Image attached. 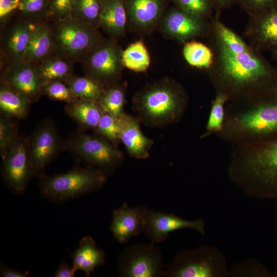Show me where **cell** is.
Wrapping results in <instances>:
<instances>
[{
    "label": "cell",
    "instance_id": "cell-24",
    "mask_svg": "<svg viewBox=\"0 0 277 277\" xmlns=\"http://www.w3.org/2000/svg\"><path fill=\"white\" fill-rule=\"evenodd\" d=\"M31 102L8 86L1 83V115L17 120L27 117Z\"/></svg>",
    "mask_w": 277,
    "mask_h": 277
},
{
    "label": "cell",
    "instance_id": "cell-34",
    "mask_svg": "<svg viewBox=\"0 0 277 277\" xmlns=\"http://www.w3.org/2000/svg\"><path fill=\"white\" fill-rule=\"evenodd\" d=\"M216 40L234 52H242L250 49L249 47L234 32L222 23L215 25Z\"/></svg>",
    "mask_w": 277,
    "mask_h": 277
},
{
    "label": "cell",
    "instance_id": "cell-31",
    "mask_svg": "<svg viewBox=\"0 0 277 277\" xmlns=\"http://www.w3.org/2000/svg\"><path fill=\"white\" fill-rule=\"evenodd\" d=\"M255 31L257 38L263 45L277 49V8H272L263 15Z\"/></svg>",
    "mask_w": 277,
    "mask_h": 277
},
{
    "label": "cell",
    "instance_id": "cell-40",
    "mask_svg": "<svg viewBox=\"0 0 277 277\" xmlns=\"http://www.w3.org/2000/svg\"><path fill=\"white\" fill-rule=\"evenodd\" d=\"M20 0H0V19L6 22L16 11H19Z\"/></svg>",
    "mask_w": 277,
    "mask_h": 277
},
{
    "label": "cell",
    "instance_id": "cell-16",
    "mask_svg": "<svg viewBox=\"0 0 277 277\" xmlns=\"http://www.w3.org/2000/svg\"><path fill=\"white\" fill-rule=\"evenodd\" d=\"M204 27L203 18L175 7L166 11L158 29L166 37L184 42L201 35Z\"/></svg>",
    "mask_w": 277,
    "mask_h": 277
},
{
    "label": "cell",
    "instance_id": "cell-27",
    "mask_svg": "<svg viewBox=\"0 0 277 277\" xmlns=\"http://www.w3.org/2000/svg\"><path fill=\"white\" fill-rule=\"evenodd\" d=\"M64 83L78 98L98 103L107 88L86 75L83 76L73 75Z\"/></svg>",
    "mask_w": 277,
    "mask_h": 277
},
{
    "label": "cell",
    "instance_id": "cell-36",
    "mask_svg": "<svg viewBox=\"0 0 277 277\" xmlns=\"http://www.w3.org/2000/svg\"><path fill=\"white\" fill-rule=\"evenodd\" d=\"M42 93L43 95H46L52 100L66 103L78 99L71 89L62 81H54L43 85Z\"/></svg>",
    "mask_w": 277,
    "mask_h": 277
},
{
    "label": "cell",
    "instance_id": "cell-11",
    "mask_svg": "<svg viewBox=\"0 0 277 277\" xmlns=\"http://www.w3.org/2000/svg\"><path fill=\"white\" fill-rule=\"evenodd\" d=\"M2 176L6 186L17 194L27 188L32 175L27 137L19 134L2 158Z\"/></svg>",
    "mask_w": 277,
    "mask_h": 277
},
{
    "label": "cell",
    "instance_id": "cell-30",
    "mask_svg": "<svg viewBox=\"0 0 277 277\" xmlns=\"http://www.w3.org/2000/svg\"><path fill=\"white\" fill-rule=\"evenodd\" d=\"M103 1L104 0H75L71 16L98 29Z\"/></svg>",
    "mask_w": 277,
    "mask_h": 277
},
{
    "label": "cell",
    "instance_id": "cell-22",
    "mask_svg": "<svg viewBox=\"0 0 277 277\" xmlns=\"http://www.w3.org/2000/svg\"><path fill=\"white\" fill-rule=\"evenodd\" d=\"M72 267L76 271L81 270L87 276H90L95 269L105 264L104 251L98 248L91 236H84L78 247L71 254Z\"/></svg>",
    "mask_w": 277,
    "mask_h": 277
},
{
    "label": "cell",
    "instance_id": "cell-23",
    "mask_svg": "<svg viewBox=\"0 0 277 277\" xmlns=\"http://www.w3.org/2000/svg\"><path fill=\"white\" fill-rule=\"evenodd\" d=\"M65 112L81 129L93 130L104 112L98 102L80 98L66 103Z\"/></svg>",
    "mask_w": 277,
    "mask_h": 277
},
{
    "label": "cell",
    "instance_id": "cell-4",
    "mask_svg": "<svg viewBox=\"0 0 277 277\" xmlns=\"http://www.w3.org/2000/svg\"><path fill=\"white\" fill-rule=\"evenodd\" d=\"M132 103L133 111L141 122L149 127H162L181 119L188 96L179 83L165 77L139 90Z\"/></svg>",
    "mask_w": 277,
    "mask_h": 277
},
{
    "label": "cell",
    "instance_id": "cell-43",
    "mask_svg": "<svg viewBox=\"0 0 277 277\" xmlns=\"http://www.w3.org/2000/svg\"><path fill=\"white\" fill-rule=\"evenodd\" d=\"M0 276L2 277H26L28 276V274L25 272H22L1 264L0 267Z\"/></svg>",
    "mask_w": 277,
    "mask_h": 277
},
{
    "label": "cell",
    "instance_id": "cell-41",
    "mask_svg": "<svg viewBox=\"0 0 277 277\" xmlns=\"http://www.w3.org/2000/svg\"><path fill=\"white\" fill-rule=\"evenodd\" d=\"M248 9L255 13L265 11L270 8L276 0H240Z\"/></svg>",
    "mask_w": 277,
    "mask_h": 277
},
{
    "label": "cell",
    "instance_id": "cell-3",
    "mask_svg": "<svg viewBox=\"0 0 277 277\" xmlns=\"http://www.w3.org/2000/svg\"><path fill=\"white\" fill-rule=\"evenodd\" d=\"M246 102L242 109L230 112L225 110L223 126L217 136L234 146L276 138L277 97Z\"/></svg>",
    "mask_w": 277,
    "mask_h": 277
},
{
    "label": "cell",
    "instance_id": "cell-15",
    "mask_svg": "<svg viewBox=\"0 0 277 277\" xmlns=\"http://www.w3.org/2000/svg\"><path fill=\"white\" fill-rule=\"evenodd\" d=\"M190 228L204 234V223L201 220L188 221L174 214L148 210L143 232L151 243L165 241L170 233L181 229Z\"/></svg>",
    "mask_w": 277,
    "mask_h": 277
},
{
    "label": "cell",
    "instance_id": "cell-45",
    "mask_svg": "<svg viewBox=\"0 0 277 277\" xmlns=\"http://www.w3.org/2000/svg\"><path fill=\"white\" fill-rule=\"evenodd\" d=\"M272 96L277 97V84L273 89Z\"/></svg>",
    "mask_w": 277,
    "mask_h": 277
},
{
    "label": "cell",
    "instance_id": "cell-44",
    "mask_svg": "<svg viewBox=\"0 0 277 277\" xmlns=\"http://www.w3.org/2000/svg\"><path fill=\"white\" fill-rule=\"evenodd\" d=\"M220 6H224L228 0H214Z\"/></svg>",
    "mask_w": 277,
    "mask_h": 277
},
{
    "label": "cell",
    "instance_id": "cell-13",
    "mask_svg": "<svg viewBox=\"0 0 277 277\" xmlns=\"http://www.w3.org/2000/svg\"><path fill=\"white\" fill-rule=\"evenodd\" d=\"M219 274L211 251L201 247L179 253L171 264L165 266L164 276L213 277Z\"/></svg>",
    "mask_w": 277,
    "mask_h": 277
},
{
    "label": "cell",
    "instance_id": "cell-19",
    "mask_svg": "<svg viewBox=\"0 0 277 277\" xmlns=\"http://www.w3.org/2000/svg\"><path fill=\"white\" fill-rule=\"evenodd\" d=\"M99 28L109 37L118 39L125 36L127 17L124 0H104Z\"/></svg>",
    "mask_w": 277,
    "mask_h": 277
},
{
    "label": "cell",
    "instance_id": "cell-12",
    "mask_svg": "<svg viewBox=\"0 0 277 277\" xmlns=\"http://www.w3.org/2000/svg\"><path fill=\"white\" fill-rule=\"evenodd\" d=\"M127 28L142 35L158 29L167 10V0H124Z\"/></svg>",
    "mask_w": 277,
    "mask_h": 277
},
{
    "label": "cell",
    "instance_id": "cell-32",
    "mask_svg": "<svg viewBox=\"0 0 277 277\" xmlns=\"http://www.w3.org/2000/svg\"><path fill=\"white\" fill-rule=\"evenodd\" d=\"M228 101L226 95L217 93L212 101L210 111L204 132L201 138H205L212 134H216L222 129L225 117V104Z\"/></svg>",
    "mask_w": 277,
    "mask_h": 277
},
{
    "label": "cell",
    "instance_id": "cell-33",
    "mask_svg": "<svg viewBox=\"0 0 277 277\" xmlns=\"http://www.w3.org/2000/svg\"><path fill=\"white\" fill-rule=\"evenodd\" d=\"M120 120L104 112L93 131L95 134L107 139L117 147L120 143Z\"/></svg>",
    "mask_w": 277,
    "mask_h": 277
},
{
    "label": "cell",
    "instance_id": "cell-21",
    "mask_svg": "<svg viewBox=\"0 0 277 277\" xmlns=\"http://www.w3.org/2000/svg\"><path fill=\"white\" fill-rule=\"evenodd\" d=\"M36 23L26 20L14 25L8 32L4 51L10 64L22 62Z\"/></svg>",
    "mask_w": 277,
    "mask_h": 277
},
{
    "label": "cell",
    "instance_id": "cell-37",
    "mask_svg": "<svg viewBox=\"0 0 277 277\" xmlns=\"http://www.w3.org/2000/svg\"><path fill=\"white\" fill-rule=\"evenodd\" d=\"M51 0H20L19 11L27 21L46 18Z\"/></svg>",
    "mask_w": 277,
    "mask_h": 277
},
{
    "label": "cell",
    "instance_id": "cell-47",
    "mask_svg": "<svg viewBox=\"0 0 277 277\" xmlns=\"http://www.w3.org/2000/svg\"><path fill=\"white\" fill-rule=\"evenodd\" d=\"M275 276H277V270H276V273H275Z\"/></svg>",
    "mask_w": 277,
    "mask_h": 277
},
{
    "label": "cell",
    "instance_id": "cell-25",
    "mask_svg": "<svg viewBox=\"0 0 277 277\" xmlns=\"http://www.w3.org/2000/svg\"><path fill=\"white\" fill-rule=\"evenodd\" d=\"M36 66L42 86L54 81L65 82L74 75L73 63L55 54Z\"/></svg>",
    "mask_w": 277,
    "mask_h": 277
},
{
    "label": "cell",
    "instance_id": "cell-14",
    "mask_svg": "<svg viewBox=\"0 0 277 277\" xmlns=\"http://www.w3.org/2000/svg\"><path fill=\"white\" fill-rule=\"evenodd\" d=\"M1 83L21 93L31 103L39 101L43 95L37 66L20 62L9 65L3 72Z\"/></svg>",
    "mask_w": 277,
    "mask_h": 277
},
{
    "label": "cell",
    "instance_id": "cell-17",
    "mask_svg": "<svg viewBox=\"0 0 277 277\" xmlns=\"http://www.w3.org/2000/svg\"><path fill=\"white\" fill-rule=\"evenodd\" d=\"M148 210L142 205L131 207L126 202L114 209L110 227L114 238L120 244H126L143 232Z\"/></svg>",
    "mask_w": 277,
    "mask_h": 277
},
{
    "label": "cell",
    "instance_id": "cell-2",
    "mask_svg": "<svg viewBox=\"0 0 277 277\" xmlns=\"http://www.w3.org/2000/svg\"><path fill=\"white\" fill-rule=\"evenodd\" d=\"M234 147L230 180L255 196L277 200V138Z\"/></svg>",
    "mask_w": 277,
    "mask_h": 277
},
{
    "label": "cell",
    "instance_id": "cell-46",
    "mask_svg": "<svg viewBox=\"0 0 277 277\" xmlns=\"http://www.w3.org/2000/svg\"><path fill=\"white\" fill-rule=\"evenodd\" d=\"M275 58L277 61V49L274 50Z\"/></svg>",
    "mask_w": 277,
    "mask_h": 277
},
{
    "label": "cell",
    "instance_id": "cell-28",
    "mask_svg": "<svg viewBox=\"0 0 277 277\" xmlns=\"http://www.w3.org/2000/svg\"><path fill=\"white\" fill-rule=\"evenodd\" d=\"M122 59L124 68L136 72H145L151 62L150 53L142 40L133 42L123 50Z\"/></svg>",
    "mask_w": 277,
    "mask_h": 277
},
{
    "label": "cell",
    "instance_id": "cell-20",
    "mask_svg": "<svg viewBox=\"0 0 277 277\" xmlns=\"http://www.w3.org/2000/svg\"><path fill=\"white\" fill-rule=\"evenodd\" d=\"M54 54L52 27L44 22L36 23L22 61L37 65Z\"/></svg>",
    "mask_w": 277,
    "mask_h": 277
},
{
    "label": "cell",
    "instance_id": "cell-10",
    "mask_svg": "<svg viewBox=\"0 0 277 277\" xmlns=\"http://www.w3.org/2000/svg\"><path fill=\"white\" fill-rule=\"evenodd\" d=\"M27 140L32 175L39 176L64 150V141L54 123L48 118L40 122Z\"/></svg>",
    "mask_w": 277,
    "mask_h": 277
},
{
    "label": "cell",
    "instance_id": "cell-38",
    "mask_svg": "<svg viewBox=\"0 0 277 277\" xmlns=\"http://www.w3.org/2000/svg\"><path fill=\"white\" fill-rule=\"evenodd\" d=\"M175 7L193 15L204 18L211 10V0H171Z\"/></svg>",
    "mask_w": 277,
    "mask_h": 277
},
{
    "label": "cell",
    "instance_id": "cell-18",
    "mask_svg": "<svg viewBox=\"0 0 277 277\" xmlns=\"http://www.w3.org/2000/svg\"><path fill=\"white\" fill-rule=\"evenodd\" d=\"M120 122V142L125 146L129 155L137 159L149 157L153 141L143 133L138 118L125 113Z\"/></svg>",
    "mask_w": 277,
    "mask_h": 277
},
{
    "label": "cell",
    "instance_id": "cell-1",
    "mask_svg": "<svg viewBox=\"0 0 277 277\" xmlns=\"http://www.w3.org/2000/svg\"><path fill=\"white\" fill-rule=\"evenodd\" d=\"M218 65L212 79L217 93L228 101L254 100L272 96L277 84V71L250 49L234 52L217 41Z\"/></svg>",
    "mask_w": 277,
    "mask_h": 277
},
{
    "label": "cell",
    "instance_id": "cell-35",
    "mask_svg": "<svg viewBox=\"0 0 277 277\" xmlns=\"http://www.w3.org/2000/svg\"><path fill=\"white\" fill-rule=\"evenodd\" d=\"M19 134L17 120L1 115L0 154L2 159Z\"/></svg>",
    "mask_w": 277,
    "mask_h": 277
},
{
    "label": "cell",
    "instance_id": "cell-9",
    "mask_svg": "<svg viewBox=\"0 0 277 277\" xmlns=\"http://www.w3.org/2000/svg\"><path fill=\"white\" fill-rule=\"evenodd\" d=\"M165 266L160 249L151 243L127 247L118 256L117 268L122 277H160Z\"/></svg>",
    "mask_w": 277,
    "mask_h": 277
},
{
    "label": "cell",
    "instance_id": "cell-26",
    "mask_svg": "<svg viewBox=\"0 0 277 277\" xmlns=\"http://www.w3.org/2000/svg\"><path fill=\"white\" fill-rule=\"evenodd\" d=\"M127 83L118 82L106 88L98 103L104 112L120 120L125 114Z\"/></svg>",
    "mask_w": 277,
    "mask_h": 277
},
{
    "label": "cell",
    "instance_id": "cell-7",
    "mask_svg": "<svg viewBox=\"0 0 277 277\" xmlns=\"http://www.w3.org/2000/svg\"><path fill=\"white\" fill-rule=\"evenodd\" d=\"M67 150L88 166L107 173L116 169L123 160L122 152L117 146L97 134L91 135L84 130L75 131L64 141Z\"/></svg>",
    "mask_w": 277,
    "mask_h": 277
},
{
    "label": "cell",
    "instance_id": "cell-8",
    "mask_svg": "<svg viewBox=\"0 0 277 277\" xmlns=\"http://www.w3.org/2000/svg\"><path fill=\"white\" fill-rule=\"evenodd\" d=\"M122 51L117 39L104 38L82 62L85 75L106 87L120 82L124 68Z\"/></svg>",
    "mask_w": 277,
    "mask_h": 277
},
{
    "label": "cell",
    "instance_id": "cell-5",
    "mask_svg": "<svg viewBox=\"0 0 277 277\" xmlns=\"http://www.w3.org/2000/svg\"><path fill=\"white\" fill-rule=\"evenodd\" d=\"M38 186L42 196L55 202H64L100 189L107 173L90 166L75 168L65 173L39 176Z\"/></svg>",
    "mask_w": 277,
    "mask_h": 277
},
{
    "label": "cell",
    "instance_id": "cell-6",
    "mask_svg": "<svg viewBox=\"0 0 277 277\" xmlns=\"http://www.w3.org/2000/svg\"><path fill=\"white\" fill-rule=\"evenodd\" d=\"M54 22V53L73 63H82L104 38L97 28L71 16Z\"/></svg>",
    "mask_w": 277,
    "mask_h": 277
},
{
    "label": "cell",
    "instance_id": "cell-42",
    "mask_svg": "<svg viewBox=\"0 0 277 277\" xmlns=\"http://www.w3.org/2000/svg\"><path fill=\"white\" fill-rule=\"evenodd\" d=\"M76 271L65 261L61 262L54 273L55 277H74Z\"/></svg>",
    "mask_w": 277,
    "mask_h": 277
},
{
    "label": "cell",
    "instance_id": "cell-29",
    "mask_svg": "<svg viewBox=\"0 0 277 277\" xmlns=\"http://www.w3.org/2000/svg\"><path fill=\"white\" fill-rule=\"evenodd\" d=\"M183 53L185 61L192 67L207 69L212 65L213 53L202 43L195 41L186 42L184 45Z\"/></svg>",
    "mask_w": 277,
    "mask_h": 277
},
{
    "label": "cell",
    "instance_id": "cell-39",
    "mask_svg": "<svg viewBox=\"0 0 277 277\" xmlns=\"http://www.w3.org/2000/svg\"><path fill=\"white\" fill-rule=\"evenodd\" d=\"M75 0H51L46 16L54 21L71 16Z\"/></svg>",
    "mask_w": 277,
    "mask_h": 277
}]
</instances>
